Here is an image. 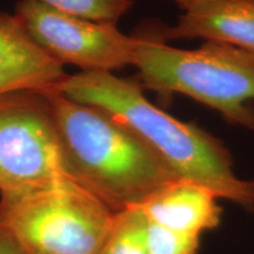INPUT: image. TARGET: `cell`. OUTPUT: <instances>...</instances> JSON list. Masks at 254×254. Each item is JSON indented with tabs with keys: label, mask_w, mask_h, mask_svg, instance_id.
Instances as JSON below:
<instances>
[{
	"label": "cell",
	"mask_w": 254,
	"mask_h": 254,
	"mask_svg": "<svg viewBox=\"0 0 254 254\" xmlns=\"http://www.w3.org/2000/svg\"><path fill=\"white\" fill-rule=\"evenodd\" d=\"M52 90L104 110L141 138L180 179L200 184L219 199L254 211V182L234 174L226 146L205 129L155 107L139 82L112 72H80L67 74Z\"/></svg>",
	"instance_id": "6da1fadb"
},
{
	"label": "cell",
	"mask_w": 254,
	"mask_h": 254,
	"mask_svg": "<svg viewBox=\"0 0 254 254\" xmlns=\"http://www.w3.org/2000/svg\"><path fill=\"white\" fill-rule=\"evenodd\" d=\"M66 177L113 213L136 207L180 178L132 129L99 107L45 91Z\"/></svg>",
	"instance_id": "7a4b0ae2"
},
{
	"label": "cell",
	"mask_w": 254,
	"mask_h": 254,
	"mask_svg": "<svg viewBox=\"0 0 254 254\" xmlns=\"http://www.w3.org/2000/svg\"><path fill=\"white\" fill-rule=\"evenodd\" d=\"M136 37L132 66L139 85L161 94L182 93L254 129V55L220 41L199 49L168 46L154 36Z\"/></svg>",
	"instance_id": "3957f363"
},
{
	"label": "cell",
	"mask_w": 254,
	"mask_h": 254,
	"mask_svg": "<svg viewBox=\"0 0 254 254\" xmlns=\"http://www.w3.org/2000/svg\"><path fill=\"white\" fill-rule=\"evenodd\" d=\"M113 217L71 179L0 198V225L26 254H98Z\"/></svg>",
	"instance_id": "277c9868"
},
{
	"label": "cell",
	"mask_w": 254,
	"mask_h": 254,
	"mask_svg": "<svg viewBox=\"0 0 254 254\" xmlns=\"http://www.w3.org/2000/svg\"><path fill=\"white\" fill-rule=\"evenodd\" d=\"M66 177L52 107L44 92L0 95V194Z\"/></svg>",
	"instance_id": "5b68a950"
},
{
	"label": "cell",
	"mask_w": 254,
	"mask_h": 254,
	"mask_svg": "<svg viewBox=\"0 0 254 254\" xmlns=\"http://www.w3.org/2000/svg\"><path fill=\"white\" fill-rule=\"evenodd\" d=\"M14 14L28 34L63 65L81 72H113L132 65L135 36L117 26L62 13L38 2L20 0Z\"/></svg>",
	"instance_id": "8992f818"
},
{
	"label": "cell",
	"mask_w": 254,
	"mask_h": 254,
	"mask_svg": "<svg viewBox=\"0 0 254 254\" xmlns=\"http://www.w3.org/2000/svg\"><path fill=\"white\" fill-rule=\"evenodd\" d=\"M66 75L63 64L28 34L17 15L0 12V95L52 90Z\"/></svg>",
	"instance_id": "52a82bcc"
},
{
	"label": "cell",
	"mask_w": 254,
	"mask_h": 254,
	"mask_svg": "<svg viewBox=\"0 0 254 254\" xmlns=\"http://www.w3.org/2000/svg\"><path fill=\"white\" fill-rule=\"evenodd\" d=\"M159 40L202 38L254 55V0H212L186 11L174 26L153 25Z\"/></svg>",
	"instance_id": "ba28073f"
},
{
	"label": "cell",
	"mask_w": 254,
	"mask_h": 254,
	"mask_svg": "<svg viewBox=\"0 0 254 254\" xmlns=\"http://www.w3.org/2000/svg\"><path fill=\"white\" fill-rule=\"evenodd\" d=\"M213 190L200 184L179 179L159 190L136 206L148 220L180 233L201 236L214 230L222 208Z\"/></svg>",
	"instance_id": "9c48e42d"
},
{
	"label": "cell",
	"mask_w": 254,
	"mask_h": 254,
	"mask_svg": "<svg viewBox=\"0 0 254 254\" xmlns=\"http://www.w3.org/2000/svg\"><path fill=\"white\" fill-rule=\"evenodd\" d=\"M146 218L138 207L114 213L112 225L98 254H147Z\"/></svg>",
	"instance_id": "30bf717a"
},
{
	"label": "cell",
	"mask_w": 254,
	"mask_h": 254,
	"mask_svg": "<svg viewBox=\"0 0 254 254\" xmlns=\"http://www.w3.org/2000/svg\"><path fill=\"white\" fill-rule=\"evenodd\" d=\"M99 24L117 26L133 7V0H25Z\"/></svg>",
	"instance_id": "8fae6325"
},
{
	"label": "cell",
	"mask_w": 254,
	"mask_h": 254,
	"mask_svg": "<svg viewBox=\"0 0 254 254\" xmlns=\"http://www.w3.org/2000/svg\"><path fill=\"white\" fill-rule=\"evenodd\" d=\"M145 243L147 254H198L200 237L168 230L146 218Z\"/></svg>",
	"instance_id": "7c38bea8"
},
{
	"label": "cell",
	"mask_w": 254,
	"mask_h": 254,
	"mask_svg": "<svg viewBox=\"0 0 254 254\" xmlns=\"http://www.w3.org/2000/svg\"><path fill=\"white\" fill-rule=\"evenodd\" d=\"M0 254H26L14 237L0 225Z\"/></svg>",
	"instance_id": "4fadbf2b"
},
{
	"label": "cell",
	"mask_w": 254,
	"mask_h": 254,
	"mask_svg": "<svg viewBox=\"0 0 254 254\" xmlns=\"http://www.w3.org/2000/svg\"><path fill=\"white\" fill-rule=\"evenodd\" d=\"M172 1L176 2L180 8L186 12L190 11V9H194L204 4H207V2L212 1V0H172Z\"/></svg>",
	"instance_id": "5bb4252c"
}]
</instances>
